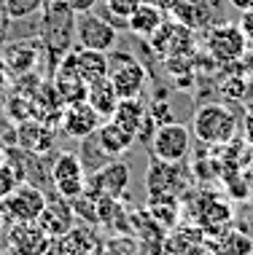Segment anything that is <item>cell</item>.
<instances>
[{
    "instance_id": "6da1fadb",
    "label": "cell",
    "mask_w": 253,
    "mask_h": 255,
    "mask_svg": "<svg viewBox=\"0 0 253 255\" xmlns=\"http://www.w3.org/2000/svg\"><path fill=\"white\" fill-rule=\"evenodd\" d=\"M76 16L78 13L65 0H51L43 5V16L38 22V40L43 46V54L49 57V67L59 65V59L73 49L76 40Z\"/></svg>"
},
{
    "instance_id": "7a4b0ae2",
    "label": "cell",
    "mask_w": 253,
    "mask_h": 255,
    "mask_svg": "<svg viewBox=\"0 0 253 255\" xmlns=\"http://www.w3.org/2000/svg\"><path fill=\"white\" fill-rule=\"evenodd\" d=\"M237 116L221 102H205L194 110L191 129L202 145H227L237 134Z\"/></svg>"
},
{
    "instance_id": "3957f363",
    "label": "cell",
    "mask_w": 253,
    "mask_h": 255,
    "mask_svg": "<svg viewBox=\"0 0 253 255\" xmlns=\"http://www.w3.org/2000/svg\"><path fill=\"white\" fill-rule=\"evenodd\" d=\"M146 78L148 73L138 57L119 49L108 51V81L113 84L119 97H140L146 89Z\"/></svg>"
},
{
    "instance_id": "277c9868",
    "label": "cell",
    "mask_w": 253,
    "mask_h": 255,
    "mask_svg": "<svg viewBox=\"0 0 253 255\" xmlns=\"http://www.w3.org/2000/svg\"><path fill=\"white\" fill-rule=\"evenodd\" d=\"M46 199L49 194L40 185L24 180L5 199H0V207H3V215L8 218V223H30V220H38V215L43 212Z\"/></svg>"
},
{
    "instance_id": "5b68a950",
    "label": "cell",
    "mask_w": 253,
    "mask_h": 255,
    "mask_svg": "<svg viewBox=\"0 0 253 255\" xmlns=\"http://www.w3.org/2000/svg\"><path fill=\"white\" fill-rule=\"evenodd\" d=\"M148 145H151V153L156 158L170 161V164H181L191 150V129L178 121L162 124V127H156Z\"/></svg>"
},
{
    "instance_id": "8992f818",
    "label": "cell",
    "mask_w": 253,
    "mask_h": 255,
    "mask_svg": "<svg viewBox=\"0 0 253 255\" xmlns=\"http://www.w3.org/2000/svg\"><path fill=\"white\" fill-rule=\"evenodd\" d=\"M76 40L81 49H94V51H111L116 49V40H119V30L108 22L105 16L97 13H78L76 16Z\"/></svg>"
},
{
    "instance_id": "52a82bcc",
    "label": "cell",
    "mask_w": 253,
    "mask_h": 255,
    "mask_svg": "<svg viewBox=\"0 0 253 255\" xmlns=\"http://www.w3.org/2000/svg\"><path fill=\"white\" fill-rule=\"evenodd\" d=\"M205 49H208V54L216 62H237L248 51V40H245L240 24L227 22V24H218L213 30H208Z\"/></svg>"
},
{
    "instance_id": "ba28073f",
    "label": "cell",
    "mask_w": 253,
    "mask_h": 255,
    "mask_svg": "<svg viewBox=\"0 0 253 255\" xmlns=\"http://www.w3.org/2000/svg\"><path fill=\"white\" fill-rule=\"evenodd\" d=\"M151 49L162 57H191L194 54V30L178 24L175 19H165L162 27L151 35Z\"/></svg>"
},
{
    "instance_id": "9c48e42d",
    "label": "cell",
    "mask_w": 253,
    "mask_h": 255,
    "mask_svg": "<svg viewBox=\"0 0 253 255\" xmlns=\"http://www.w3.org/2000/svg\"><path fill=\"white\" fill-rule=\"evenodd\" d=\"M54 239L35 220L30 223H11L8 229V250L11 255H49Z\"/></svg>"
},
{
    "instance_id": "30bf717a",
    "label": "cell",
    "mask_w": 253,
    "mask_h": 255,
    "mask_svg": "<svg viewBox=\"0 0 253 255\" xmlns=\"http://www.w3.org/2000/svg\"><path fill=\"white\" fill-rule=\"evenodd\" d=\"M49 255H105V242L94 234V226H73L65 237L54 239Z\"/></svg>"
},
{
    "instance_id": "8fae6325",
    "label": "cell",
    "mask_w": 253,
    "mask_h": 255,
    "mask_svg": "<svg viewBox=\"0 0 253 255\" xmlns=\"http://www.w3.org/2000/svg\"><path fill=\"white\" fill-rule=\"evenodd\" d=\"M35 223L49 234L51 239H59V237H65L78 220H76V212H73V207H70V199L59 196L57 191H54V194H49V199H46V207L38 215Z\"/></svg>"
},
{
    "instance_id": "7c38bea8",
    "label": "cell",
    "mask_w": 253,
    "mask_h": 255,
    "mask_svg": "<svg viewBox=\"0 0 253 255\" xmlns=\"http://www.w3.org/2000/svg\"><path fill=\"white\" fill-rule=\"evenodd\" d=\"M181 164H170V161H162V158L154 156L151 164H148V172H146L148 196H159V194L178 196V191L186 188V172H183Z\"/></svg>"
},
{
    "instance_id": "4fadbf2b",
    "label": "cell",
    "mask_w": 253,
    "mask_h": 255,
    "mask_svg": "<svg viewBox=\"0 0 253 255\" xmlns=\"http://www.w3.org/2000/svg\"><path fill=\"white\" fill-rule=\"evenodd\" d=\"M100 113L94 110L89 102H73V105H65V113H62V132L67 137H73V140H86V137H92L94 132L100 129Z\"/></svg>"
},
{
    "instance_id": "5bb4252c",
    "label": "cell",
    "mask_w": 253,
    "mask_h": 255,
    "mask_svg": "<svg viewBox=\"0 0 253 255\" xmlns=\"http://www.w3.org/2000/svg\"><path fill=\"white\" fill-rule=\"evenodd\" d=\"M0 54H3L0 59L5 62V67L11 70V75H27V73H32L38 67L43 46H40V40L35 35L30 40H24V38L22 40H11Z\"/></svg>"
},
{
    "instance_id": "9a60e30c",
    "label": "cell",
    "mask_w": 253,
    "mask_h": 255,
    "mask_svg": "<svg viewBox=\"0 0 253 255\" xmlns=\"http://www.w3.org/2000/svg\"><path fill=\"white\" fill-rule=\"evenodd\" d=\"M16 145L35 156H46L54 148V129L38 119H27L16 127Z\"/></svg>"
},
{
    "instance_id": "2e32d148",
    "label": "cell",
    "mask_w": 253,
    "mask_h": 255,
    "mask_svg": "<svg viewBox=\"0 0 253 255\" xmlns=\"http://www.w3.org/2000/svg\"><path fill=\"white\" fill-rule=\"evenodd\" d=\"M213 0H175L167 13L189 30H208L213 22Z\"/></svg>"
},
{
    "instance_id": "e0dca14e",
    "label": "cell",
    "mask_w": 253,
    "mask_h": 255,
    "mask_svg": "<svg viewBox=\"0 0 253 255\" xmlns=\"http://www.w3.org/2000/svg\"><path fill=\"white\" fill-rule=\"evenodd\" d=\"M165 8H162L159 3H151V0H140L138 8L132 11V16H129L127 22V30L132 32L135 38H151L156 30L162 27L165 22Z\"/></svg>"
},
{
    "instance_id": "ac0fdd59",
    "label": "cell",
    "mask_w": 253,
    "mask_h": 255,
    "mask_svg": "<svg viewBox=\"0 0 253 255\" xmlns=\"http://www.w3.org/2000/svg\"><path fill=\"white\" fill-rule=\"evenodd\" d=\"M94 137H97L100 148L105 150V153L111 156V158H121L129 148L135 145V142H138L132 132H127L124 127H119V124L111 121V119L100 124V129L94 132Z\"/></svg>"
},
{
    "instance_id": "d6986e66",
    "label": "cell",
    "mask_w": 253,
    "mask_h": 255,
    "mask_svg": "<svg viewBox=\"0 0 253 255\" xmlns=\"http://www.w3.org/2000/svg\"><path fill=\"white\" fill-rule=\"evenodd\" d=\"M73 62H76L78 75L86 84H94L100 78H108V54L105 51H94V49H78L73 51Z\"/></svg>"
},
{
    "instance_id": "ffe728a7",
    "label": "cell",
    "mask_w": 253,
    "mask_h": 255,
    "mask_svg": "<svg viewBox=\"0 0 253 255\" xmlns=\"http://www.w3.org/2000/svg\"><path fill=\"white\" fill-rule=\"evenodd\" d=\"M119 94H116V89L113 84L108 78H100V81H94V84H89V92H86V102L92 105L94 110L100 113V119L102 121H108L113 116V110L116 105H119Z\"/></svg>"
},
{
    "instance_id": "44dd1931",
    "label": "cell",
    "mask_w": 253,
    "mask_h": 255,
    "mask_svg": "<svg viewBox=\"0 0 253 255\" xmlns=\"http://www.w3.org/2000/svg\"><path fill=\"white\" fill-rule=\"evenodd\" d=\"M76 177H86L84 164H81L78 153H73V150H62V153L54 156V161L49 167V180L54 185L65 183V180H76Z\"/></svg>"
},
{
    "instance_id": "7402d4cb",
    "label": "cell",
    "mask_w": 253,
    "mask_h": 255,
    "mask_svg": "<svg viewBox=\"0 0 253 255\" xmlns=\"http://www.w3.org/2000/svg\"><path fill=\"white\" fill-rule=\"evenodd\" d=\"M146 105L140 102V97H121L119 100V105H116L113 110V116H111V121H116L119 127H124L127 132H138V127H140V121L146 119Z\"/></svg>"
},
{
    "instance_id": "603a6c76",
    "label": "cell",
    "mask_w": 253,
    "mask_h": 255,
    "mask_svg": "<svg viewBox=\"0 0 253 255\" xmlns=\"http://www.w3.org/2000/svg\"><path fill=\"white\" fill-rule=\"evenodd\" d=\"M178 210H181V204H178V196L173 194H159V196L148 199V215L162 229H173L178 223Z\"/></svg>"
},
{
    "instance_id": "cb8c5ba5",
    "label": "cell",
    "mask_w": 253,
    "mask_h": 255,
    "mask_svg": "<svg viewBox=\"0 0 253 255\" xmlns=\"http://www.w3.org/2000/svg\"><path fill=\"white\" fill-rule=\"evenodd\" d=\"M251 253H253V239L240 229H232L218 242V255H251Z\"/></svg>"
},
{
    "instance_id": "d4e9b609",
    "label": "cell",
    "mask_w": 253,
    "mask_h": 255,
    "mask_svg": "<svg viewBox=\"0 0 253 255\" xmlns=\"http://www.w3.org/2000/svg\"><path fill=\"white\" fill-rule=\"evenodd\" d=\"M8 22H24V19L35 16L38 11H43V3L40 0H0Z\"/></svg>"
},
{
    "instance_id": "484cf974",
    "label": "cell",
    "mask_w": 253,
    "mask_h": 255,
    "mask_svg": "<svg viewBox=\"0 0 253 255\" xmlns=\"http://www.w3.org/2000/svg\"><path fill=\"white\" fill-rule=\"evenodd\" d=\"M138 3H140V0H105V16H108V22H111L116 30H119V27H127L132 11L138 8Z\"/></svg>"
},
{
    "instance_id": "4316f807",
    "label": "cell",
    "mask_w": 253,
    "mask_h": 255,
    "mask_svg": "<svg viewBox=\"0 0 253 255\" xmlns=\"http://www.w3.org/2000/svg\"><path fill=\"white\" fill-rule=\"evenodd\" d=\"M70 207H73V212H76V220H81V223H86V226H97V202H94V199L81 194L76 199H70Z\"/></svg>"
},
{
    "instance_id": "83f0119b",
    "label": "cell",
    "mask_w": 253,
    "mask_h": 255,
    "mask_svg": "<svg viewBox=\"0 0 253 255\" xmlns=\"http://www.w3.org/2000/svg\"><path fill=\"white\" fill-rule=\"evenodd\" d=\"M232 220V204L229 202H221V199H213L210 204H205V223L210 226H221V223H229Z\"/></svg>"
},
{
    "instance_id": "f1b7e54d",
    "label": "cell",
    "mask_w": 253,
    "mask_h": 255,
    "mask_svg": "<svg viewBox=\"0 0 253 255\" xmlns=\"http://www.w3.org/2000/svg\"><path fill=\"white\" fill-rule=\"evenodd\" d=\"M221 94L227 100H245V94H248V78L245 75H227L221 84Z\"/></svg>"
},
{
    "instance_id": "f546056e",
    "label": "cell",
    "mask_w": 253,
    "mask_h": 255,
    "mask_svg": "<svg viewBox=\"0 0 253 255\" xmlns=\"http://www.w3.org/2000/svg\"><path fill=\"white\" fill-rule=\"evenodd\" d=\"M148 116L156 121V127H162V124H173L175 121V110L170 108L167 100H154L151 110H148Z\"/></svg>"
},
{
    "instance_id": "4dcf8cb0",
    "label": "cell",
    "mask_w": 253,
    "mask_h": 255,
    "mask_svg": "<svg viewBox=\"0 0 253 255\" xmlns=\"http://www.w3.org/2000/svg\"><path fill=\"white\" fill-rule=\"evenodd\" d=\"M240 30H243V35H245V40H248V46H251V43H253V8L243 11V19H240Z\"/></svg>"
},
{
    "instance_id": "1f68e13d",
    "label": "cell",
    "mask_w": 253,
    "mask_h": 255,
    "mask_svg": "<svg viewBox=\"0 0 253 255\" xmlns=\"http://www.w3.org/2000/svg\"><path fill=\"white\" fill-rule=\"evenodd\" d=\"M8 86H11V70L5 67V62L0 59V100L8 94Z\"/></svg>"
},
{
    "instance_id": "d6a6232c",
    "label": "cell",
    "mask_w": 253,
    "mask_h": 255,
    "mask_svg": "<svg viewBox=\"0 0 253 255\" xmlns=\"http://www.w3.org/2000/svg\"><path fill=\"white\" fill-rule=\"evenodd\" d=\"M67 5H70L76 13H89L94 11V5H97V0H65Z\"/></svg>"
},
{
    "instance_id": "836d02e7",
    "label": "cell",
    "mask_w": 253,
    "mask_h": 255,
    "mask_svg": "<svg viewBox=\"0 0 253 255\" xmlns=\"http://www.w3.org/2000/svg\"><path fill=\"white\" fill-rule=\"evenodd\" d=\"M245 137L248 142H253V102L245 108Z\"/></svg>"
},
{
    "instance_id": "e575fe53",
    "label": "cell",
    "mask_w": 253,
    "mask_h": 255,
    "mask_svg": "<svg viewBox=\"0 0 253 255\" xmlns=\"http://www.w3.org/2000/svg\"><path fill=\"white\" fill-rule=\"evenodd\" d=\"M232 5H235L237 11H248V8H253V0H229Z\"/></svg>"
},
{
    "instance_id": "d590c367",
    "label": "cell",
    "mask_w": 253,
    "mask_h": 255,
    "mask_svg": "<svg viewBox=\"0 0 253 255\" xmlns=\"http://www.w3.org/2000/svg\"><path fill=\"white\" fill-rule=\"evenodd\" d=\"M5 226H8V218L3 215V207H0V234H3V229H5Z\"/></svg>"
},
{
    "instance_id": "8d00e7d4",
    "label": "cell",
    "mask_w": 253,
    "mask_h": 255,
    "mask_svg": "<svg viewBox=\"0 0 253 255\" xmlns=\"http://www.w3.org/2000/svg\"><path fill=\"white\" fill-rule=\"evenodd\" d=\"M156 3H159V5H162V8H165V11H167V8H170V5H173V3H175V0H156Z\"/></svg>"
},
{
    "instance_id": "74e56055",
    "label": "cell",
    "mask_w": 253,
    "mask_h": 255,
    "mask_svg": "<svg viewBox=\"0 0 253 255\" xmlns=\"http://www.w3.org/2000/svg\"><path fill=\"white\" fill-rule=\"evenodd\" d=\"M5 22H8V16H5V11H3V5H0V27H3Z\"/></svg>"
},
{
    "instance_id": "f35d334b",
    "label": "cell",
    "mask_w": 253,
    "mask_h": 255,
    "mask_svg": "<svg viewBox=\"0 0 253 255\" xmlns=\"http://www.w3.org/2000/svg\"><path fill=\"white\" fill-rule=\"evenodd\" d=\"M3 161H5V145L0 142V164H3Z\"/></svg>"
},
{
    "instance_id": "ab89813d",
    "label": "cell",
    "mask_w": 253,
    "mask_h": 255,
    "mask_svg": "<svg viewBox=\"0 0 253 255\" xmlns=\"http://www.w3.org/2000/svg\"><path fill=\"white\" fill-rule=\"evenodd\" d=\"M251 255H253V253H251Z\"/></svg>"
}]
</instances>
